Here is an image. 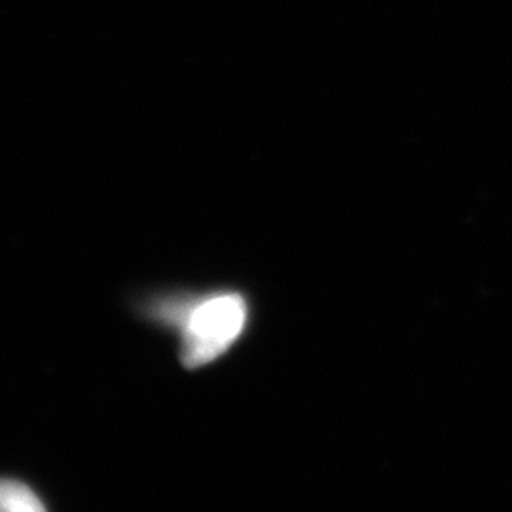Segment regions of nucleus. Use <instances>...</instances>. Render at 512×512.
<instances>
[{
  "mask_svg": "<svg viewBox=\"0 0 512 512\" xmlns=\"http://www.w3.org/2000/svg\"><path fill=\"white\" fill-rule=\"evenodd\" d=\"M183 313V357L188 368L207 365L238 340L249 304L238 291L175 296Z\"/></svg>",
  "mask_w": 512,
  "mask_h": 512,
  "instance_id": "nucleus-1",
  "label": "nucleus"
},
{
  "mask_svg": "<svg viewBox=\"0 0 512 512\" xmlns=\"http://www.w3.org/2000/svg\"><path fill=\"white\" fill-rule=\"evenodd\" d=\"M0 512H46V509L25 484L0 480Z\"/></svg>",
  "mask_w": 512,
  "mask_h": 512,
  "instance_id": "nucleus-2",
  "label": "nucleus"
}]
</instances>
